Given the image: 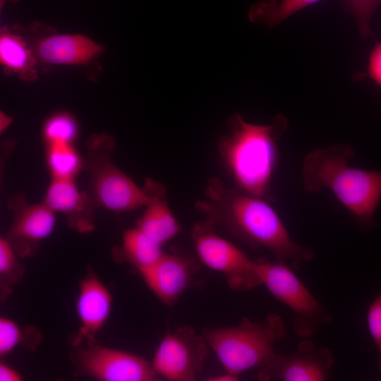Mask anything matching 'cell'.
Returning <instances> with one entry per match:
<instances>
[{
  "instance_id": "cell-1",
  "label": "cell",
  "mask_w": 381,
  "mask_h": 381,
  "mask_svg": "<svg viewBox=\"0 0 381 381\" xmlns=\"http://www.w3.org/2000/svg\"><path fill=\"white\" fill-rule=\"evenodd\" d=\"M205 198L195 202L204 219L221 226L252 248L269 250L277 259L295 269L311 260L313 253L292 240L276 211L264 198L234 186L228 188L216 177L204 189Z\"/></svg>"
},
{
  "instance_id": "cell-2",
  "label": "cell",
  "mask_w": 381,
  "mask_h": 381,
  "mask_svg": "<svg viewBox=\"0 0 381 381\" xmlns=\"http://www.w3.org/2000/svg\"><path fill=\"white\" fill-rule=\"evenodd\" d=\"M288 119L277 115L270 125L249 123L235 113L227 121L229 132L217 140V150L236 186L267 201L274 200L271 180L279 159L277 141Z\"/></svg>"
},
{
  "instance_id": "cell-3",
  "label": "cell",
  "mask_w": 381,
  "mask_h": 381,
  "mask_svg": "<svg viewBox=\"0 0 381 381\" xmlns=\"http://www.w3.org/2000/svg\"><path fill=\"white\" fill-rule=\"evenodd\" d=\"M354 155L346 144L310 152L303 161V188L310 193L329 188L356 219L369 224L381 199V171L350 167Z\"/></svg>"
},
{
  "instance_id": "cell-4",
  "label": "cell",
  "mask_w": 381,
  "mask_h": 381,
  "mask_svg": "<svg viewBox=\"0 0 381 381\" xmlns=\"http://www.w3.org/2000/svg\"><path fill=\"white\" fill-rule=\"evenodd\" d=\"M286 334L282 317L272 313L260 321L245 318L234 326L206 327L202 335L224 370L240 376L262 367Z\"/></svg>"
},
{
  "instance_id": "cell-5",
  "label": "cell",
  "mask_w": 381,
  "mask_h": 381,
  "mask_svg": "<svg viewBox=\"0 0 381 381\" xmlns=\"http://www.w3.org/2000/svg\"><path fill=\"white\" fill-rule=\"evenodd\" d=\"M114 140L106 135H93L87 140L85 167L89 175L88 193L99 207L116 212L145 207L150 195L111 159Z\"/></svg>"
},
{
  "instance_id": "cell-6",
  "label": "cell",
  "mask_w": 381,
  "mask_h": 381,
  "mask_svg": "<svg viewBox=\"0 0 381 381\" xmlns=\"http://www.w3.org/2000/svg\"><path fill=\"white\" fill-rule=\"evenodd\" d=\"M256 262L261 286H265L276 299L296 315L292 325L298 336L308 339L321 325L331 321L329 314L286 261L258 258Z\"/></svg>"
},
{
  "instance_id": "cell-7",
  "label": "cell",
  "mask_w": 381,
  "mask_h": 381,
  "mask_svg": "<svg viewBox=\"0 0 381 381\" xmlns=\"http://www.w3.org/2000/svg\"><path fill=\"white\" fill-rule=\"evenodd\" d=\"M215 228L205 219L193 226L191 238L199 260L210 269L222 274L234 290L249 291L261 286L256 260L220 236Z\"/></svg>"
},
{
  "instance_id": "cell-8",
  "label": "cell",
  "mask_w": 381,
  "mask_h": 381,
  "mask_svg": "<svg viewBox=\"0 0 381 381\" xmlns=\"http://www.w3.org/2000/svg\"><path fill=\"white\" fill-rule=\"evenodd\" d=\"M209 345L205 337L190 326L168 332L159 342L151 362L160 378L193 381L202 370Z\"/></svg>"
},
{
  "instance_id": "cell-9",
  "label": "cell",
  "mask_w": 381,
  "mask_h": 381,
  "mask_svg": "<svg viewBox=\"0 0 381 381\" xmlns=\"http://www.w3.org/2000/svg\"><path fill=\"white\" fill-rule=\"evenodd\" d=\"M334 364L329 349L318 347L304 339L291 354L275 352L259 368L258 377L263 381H323L331 376Z\"/></svg>"
},
{
  "instance_id": "cell-10",
  "label": "cell",
  "mask_w": 381,
  "mask_h": 381,
  "mask_svg": "<svg viewBox=\"0 0 381 381\" xmlns=\"http://www.w3.org/2000/svg\"><path fill=\"white\" fill-rule=\"evenodd\" d=\"M78 367L87 375L102 381H155L159 377L151 363L133 353L95 343L80 349Z\"/></svg>"
},
{
  "instance_id": "cell-11",
  "label": "cell",
  "mask_w": 381,
  "mask_h": 381,
  "mask_svg": "<svg viewBox=\"0 0 381 381\" xmlns=\"http://www.w3.org/2000/svg\"><path fill=\"white\" fill-rule=\"evenodd\" d=\"M13 218L6 239L18 256H31L54 231L56 212L43 202L28 205L20 193L9 200Z\"/></svg>"
},
{
  "instance_id": "cell-12",
  "label": "cell",
  "mask_w": 381,
  "mask_h": 381,
  "mask_svg": "<svg viewBox=\"0 0 381 381\" xmlns=\"http://www.w3.org/2000/svg\"><path fill=\"white\" fill-rule=\"evenodd\" d=\"M194 268V262L188 257L164 252L138 272L150 290L166 306L173 307L188 289Z\"/></svg>"
},
{
  "instance_id": "cell-13",
  "label": "cell",
  "mask_w": 381,
  "mask_h": 381,
  "mask_svg": "<svg viewBox=\"0 0 381 381\" xmlns=\"http://www.w3.org/2000/svg\"><path fill=\"white\" fill-rule=\"evenodd\" d=\"M113 298L103 282L94 274H87L80 282L76 300V313L80 328L73 344L85 339L93 344L95 335L107 321L111 311Z\"/></svg>"
},
{
  "instance_id": "cell-14",
  "label": "cell",
  "mask_w": 381,
  "mask_h": 381,
  "mask_svg": "<svg viewBox=\"0 0 381 381\" xmlns=\"http://www.w3.org/2000/svg\"><path fill=\"white\" fill-rule=\"evenodd\" d=\"M43 202L56 213L64 214L72 229L80 233L93 230L99 205L88 192L80 190L74 181L52 179Z\"/></svg>"
},
{
  "instance_id": "cell-15",
  "label": "cell",
  "mask_w": 381,
  "mask_h": 381,
  "mask_svg": "<svg viewBox=\"0 0 381 381\" xmlns=\"http://www.w3.org/2000/svg\"><path fill=\"white\" fill-rule=\"evenodd\" d=\"M143 188L149 194L150 200L135 226L164 245L181 231V226L169 207L165 186L152 179H146Z\"/></svg>"
},
{
  "instance_id": "cell-16",
  "label": "cell",
  "mask_w": 381,
  "mask_h": 381,
  "mask_svg": "<svg viewBox=\"0 0 381 381\" xmlns=\"http://www.w3.org/2000/svg\"><path fill=\"white\" fill-rule=\"evenodd\" d=\"M102 48L81 35H55L44 40L38 46L37 54L45 62L55 64H75L87 62Z\"/></svg>"
},
{
  "instance_id": "cell-17",
  "label": "cell",
  "mask_w": 381,
  "mask_h": 381,
  "mask_svg": "<svg viewBox=\"0 0 381 381\" xmlns=\"http://www.w3.org/2000/svg\"><path fill=\"white\" fill-rule=\"evenodd\" d=\"M164 253L163 245L136 226L125 231L121 246L117 251L119 258L132 265L138 272L152 265Z\"/></svg>"
},
{
  "instance_id": "cell-18",
  "label": "cell",
  "mask_w": 381,
  "mask_h": 381,
  "mask_svg": "<svg viewBox=\"0 0 381 381\" xmlns=\"http://www.w3.org/2000/svg\"><path fill=\"white\" fill-rule=\"evenodd\" d=\"M46 164L52 179L73 180L85 167V160L73 144L47 146Z\"/></svg>"
},
{
  "instance_id": "cell-19",
  "label": "cell",
  "mask_w": 381,
  "mask_h": 381,
  "mask_svg": "<svg viewBox=\"0 0 381 381\" xmlns=\"http://www.w3.org/2000/svg\"><path fill=\"white\" fill-rule=\"evenodd\" d=\"M321 0H264L253 4L248 18L253 23H262L273 27L296 12Z\"/></svg>"
},
{
  "instance_id": "cell-20",
  "label": "cell",
  "mask_w": 381,
  "mask_h": 381,
  "mask_svg": "<svg viewBox=\"0 0 381 381\" xmlns=\"http://www.w3.org/2000/svg\"><path fill=\"white\" fill-rule=\"evenodd\" d=\"M0 57L1 63L9 71L19 73L31 70L33 60L30 51L20 37L10 33H4L0 39Z\"/></svg>"
},
{
  "instance_id": "cell-21",
  "label": "cell",
  "mask_w": 381,
  "mask_h": 381,
  "mask_svg": "<svg viewBox=\"0 0 381 381\" xmlns=\"http://www.w3.org/2000/svg\"><path fill=\"white\" fill-rule=\"evenodd\" d=\"M78 126L69 114L60 113L49 117L44 123L42 135L46 146L73 144L78 135Z\"/></svg>"
},
{
  "instance_id": "cell-22",
  "label": "cell",
  "mask_w": 381,
  "mask_h": 381,
  "mask_svg": "<svg viewBox=\"0 0 381 381\" xmlns=\"http://www.w3.org/2000/svg\"><path fill=\"white\" fill-rule=\"evenodd\" d=\"M18 254L6 238H0V279L1 289L19 282L24 273V267L18 259Z\"/></svg>"
},
{
  "instance_id": "cell-23",
  "label": "cell",
  "mask_w": 381,
  "mask_h": 381,
  "mask_svg": "<svg viewBox=\"0 0 381 381\" xmlns=\"http://www.w3.org/2000/svg\"><path fill=\"white\" fill-rule=\"evenodd\" d=\"M345 11L356 20L361 37H368L371 34L370 23L381 0H342Z\"/></svg>"
},
{
  "instance_id": "cell-24",
  "label": "cell",
  "mask_w": 381,
  "mask_h": 381,
  "mask_svg": "<svg viewBox=\"0 0 381 381\" xmlns=\"http://www.w3.org/2000/svg\"><path fill=\"white\" fill-rule=\"evenodd\" d=\"M23 333L18 324L13 320L0 318V356L4 357L12 352L19 344Z\"/></svg>"
},
{
  "instance_id": "cell-25",
  "label": "cell",
  "mask_w": 381,
  "mask_h": 381,
  "mask_svg": "<svg viewBox=\"0 0 381 381\" xmlns=\"http://www.w3.org/2000/svg\"><path fill=\"white\" fill-rule=\"evenodd\" d=\"M366 318L370 334L377 348V365L381 373V291L369 306Z\"/></svg>"
},
{
  "instance_id": "cell-26",
  "label": "cell",
  "mask_w": 381,
  "mask_h": 381,
  "mask_svg": "<svg viewBox=\"0 0 381 381\" xmlns=\"http://www.w3.org/2000/svg\"><path fill=\"white\" fill-rule=\"evenodd\" d=\"M367 74L381 87V42L377 44L370 53Z\"/></svg>"
},
{
  "instance_id": "cell-27",
  "label": "cell",
  "mask_w": 381,
  "mask_h": 381,
  "mask_svg": "<svg viewBox=\"0 0 381 381\" xmlns=\"http://www.w3.org/2000/svg\"><path fill=\"white\" fill-rule=\"evenodd\" d=\"M0 380L1 381H20L23 377L13 367L4 363H0Z\"/></svg>"
},
{
  "instance_id": "cell-28",
  "label": "cell",
  "mask_w": 381,
  "mask_h": 381,
  "mask_svg": "<svg viewBox=\"0 0 381 381\" xmlns=\"http://www.w3.org/2000/svg\"><path fill=\"white\" fill-rule=\"evenodd\" d=\"M238 378L239 376L225 371L223 374L209 377L207 380L209 381H236L239 380Z\"/></svg>"
}]
</instances>
